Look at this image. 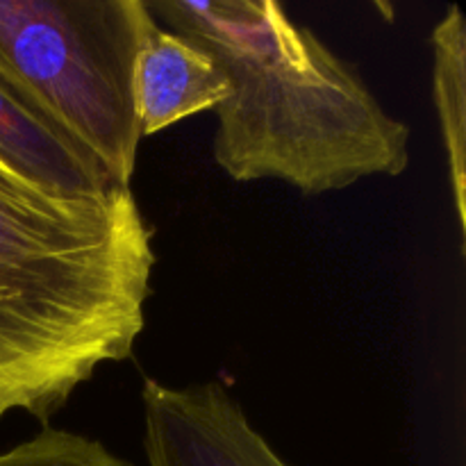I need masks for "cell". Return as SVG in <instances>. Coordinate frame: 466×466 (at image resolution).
<instances>
[{
	"instance_id": "obj_8",
	"label": "cell",
	"mask_w": 466,
	"mask_h": 466,
	"mask_svg": "<svg viewBox=\"0 0 466 466\" xmlns=\"http://www.w3.org/2000/svg\"><path fill=\"white\" fill-rule=\"evenodd\" d=\"M0 466H132L94 437L46 423L36 435L0 453Z\"/></svg>"
},
{
	"instance_id": "obj_4",
	"label": "cell",
	"mask_w": 466,
	"mask_h": 466,
	"mask_svg": "<svg viewBox=\"0 0 466 466\" xmlns=\"http://www.w3.org/2000/svg\"><path fill=\"white\" fill-rule=\"evenodd\" d=\"M148 466H291L250 423L221 380L141 387Z\"/></svg>"
},
{
	"instance_id": "obj_6",
	"label": "cell",
	"mask_w": 466,
	"mask_h": 466,
	"mask_svg": "<svg viewBox=\"0 0 466 466\" xmlns=\"http://www.w3.org/2000/svg\"><path fill=\"white\" fill-rule=\"evenodd\" d=\"M228 89V77L198 44L155 23L137 62L141 137L157 135L187 116L214 112Z\"/></svg>"
},
{
	"instance_id": "obj_7",
	"label": "cell",
	"mask_w": 466,
	"mask_h": 466,
	"mask_svg": "<svg viewBox=\"0 0 466 466\" xmlns=\"http://www.w3.org/2000/svg\"><path fill=\"white\" fill-rule=\"evenodd\" d=\"M432 96L460 232H466V16L451 5L431 32Z\"/></svg>"
},
{
	"instance_id": "obj_3",
	"label": "cell",
	"mask_w": 466,
	"mask_h": 466,
	"mask_svg": "<svg viewBox=\"0 0 466 466\" xmlns=\"http://www.w3.org/2000/svg\"><path fill=\"white\" fill-rule=\"evenodd\" d=\"M146 0H0V76L130 189Z\"/></svg>"
},
{
	"instance_id": "obj_5",
	"label": "cell",
	"mask_w": 466,
	"mask_h": 466,
	"mask_svg": "<svg viewBox=\"0 0 466 466\" xmlns=\"http://www.w3.org/2000/svg\"><path fill=\"white\" fill-rule=\"evenodd\" d=\"M0 159L44 189L71 198L107 196L116 185L103 164L0 76Z\"/></svg>"
},
{
	"instance_id": "obj_1",
	"label": "cell",
	"mask_w": 466,
	"mask_h": 466,
	"mask_svg": "<svg viewBox=\"0 0 466 466\" xmlns=\"http://www.w3.org/2000/svg\"><path fill=\"white\" fill-rule=\"evenodd\" d=\"M157 255L132 189L71 198L0 159V419L48 421L135 353Z\"/></svg>"
},
{
	"instance_id": "obj_2",
	"label": "cell",
	"mask_w": 466,
	"mask_h": 466,
	"mask_svg": "<svg viewBox=\"0 0 466 466\" xmlns=\"http://www.w3.org/2000/svg\"><path fill=\"white\" fill-rule=\"evenodd\" d=\"M146 7L228 77L226 100L214 109L212 155L235 182L278 180L319 196L410 168L408 123L280 3L146 0Z\"/></svg>"
}]
</instances>
